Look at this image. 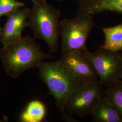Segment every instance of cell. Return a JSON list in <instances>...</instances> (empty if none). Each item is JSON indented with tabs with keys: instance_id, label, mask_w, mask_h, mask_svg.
Instances as JSON below:
<instances>
[{
	"instance_id": "obj_1",
	"label": "cell",
	"mask_w": 122,
	"mask_h": 122,
	"mask_svg": "<svg viewBox=\"0 0 122 122\" xmlns=\"http://www.w3.org/2000/svg\"><path fill=\"white\" fill-rule=\"evenodd\" d=\"M39 76L54 98L64 120L77 122L66 109L71 96L81 86L74 75L61 61H42L38 67Z\"/></svg>"
},
{
	"instance_id": "obj_2",
	"label": "cell",
	"mask_w": 122,
	"mask_h": 122,
	"mask_svg": "<svg viewBox=\"0 0 122 122\" xmlns=\"http://www.w3.org/2000/svg\"><path fill=\"white\" fill-rule=\"evenodd\" d=\"M0 57L6 72L14 78H19L27 70L38 68L41 61L53 58L30 36L22 37L17 41L3 47Z\"/></svg>"
},
{
	"instance_id": "obj_3",
	"label": "cell",
	"mask_w": 122,
	"mask_h": 122,
	"mask_svg": "<svg viewBox=\"0 0 122 122\" xmlns=\"http://www.w3.org/2000/svg\"><path fill=\"white\" fill-rule=\"evenodd\" d=\"M30 9L28 27L32 30L35 39L43 40L47 44L49 53L57 52L60 37L61 12L48 4L46 0H33Z\"/></svg>"
},
{
	"instance_id": "obj_4",
	"label": "cell",
	"mask_w": 122,
	"mask_h": 122,
	"mask_svg": "<svg viewBox=\"0 0 122 122\" xmlns=\"http://www.w3.org/2000/svg\"><path fill=\"white\" fill-rule=\"evenodd\" d=\"M95 26L92 15H77L74 18L61 20L60 36L62 55L72 51L85 52L88 51L87 40Z\"/></svg>"
},
{
	"instance_id": "obj_5",
	"label": "cell",
	"mask_w": 122,
	"mask_h": 122,
	"mask_svg": "<svg viewBox=\"0 0 122 122\" xmlns=\"http://www.w3.org/2000/svg\"><path fill=\"white\" fill-rule=\"evenodd\" d=\"M84 53L91 62L103 86L110 87L121 80L122 53L99 48L94 51H87Z\"/></svg>"
},
{
	"instance_id": "obj_6",
	"label": "cell",
	"mask_w": 122,
	"mask_h": 122,
	"mask_svg": "<svg viewBox=\"0 0 122 122\" xmlns=\"http://www.w3.org/2000/svg\"><path fill=\"white\" fill-rule=\"evenodd\" d=\"M104 91L99 81L81 86L66 102V111L80 118L91 116Z\"/></svg>"
},
{
	"instance_id": "obj_7",
	"label": "cell",
	"mask_w": 122,
	"mask_h": 122,
	"mask_svg": "<svg viewBox=\"0 0 122 122\" xmlns=\"http://www.w3.org/2000/svg\"><path fill=\"white\" fill-rule=\"evenodd\" d=\"M59 60L71 71L81 86L99 81L96 72L84 52H71L62 55Z\"/></svg>"
},
{
	"instance_id": "obj_8",
	"label": "cell",
	"mask_w": 122,
	"mask_h": 122,
	"mask_svg": "<svg viewBox=\"0 0 122 122\" xmlns=\"http://www.w3.org/2000/svg\"><path fill=\"white\" fill-rule=\"evenodd\" d=\"M30 9L24 7L7 15V20L2 28V34L0 39L3 47L22 38L23 32L28 26Z\"/></svg>"
},
{
	"instance_id": "obj_9",
	"label": "cell",
	"mask_w": 122,
	"mask_h": 122,
	"mask_svg": "<svg viewBox=\"0 0 122 122\" xmlns=\"http://www.w3.org/2000/svg\"><path fill=\"white\" fill-rule=\"evenodd\" d=\"M77 15H94L105 11L122 14V0H78Z\"/></svg>"
},
{
	"instance_id": "obj_10",
	"label": "cell",
	"mask_w": 122,
	"mask_h": 122,
	"mask_svg": "<svg viewBox=\"0 0 122 122\" xmlns=\"http://www.w3.org/2000/svg\"><path fill=\"white\" fill-rule=\"evenodd\" d=\"M91 116L93 122H122L118 111L105 96L100 98Z\"/></svg>"
},
{
	"instance_id": "obj_11",
	"label": "cell",
	"mask_w": 122,
	"mask_h": 122,
	"mask_svg": "<svg viewBox=\"0 0 122 122\" xmlns=\"http://www.w3.org/2000/svg\"><path fill=\"white\" fill-rule=\"evenodd\" d=\"M105 36L103 44L99 48L113 52L122 51V23L102 29Z\"/></svg>"
},
{
	"instance_id": "obj_12",
	"label": "cell",
	"mask_w": 122,
	"mask_h": 122,
	"mask_svg": "<svg viewBox=\"0 0 122 122\" xmlns=\"http://www.w3.org/2000/svg\"><path fill=\"white\" fill-rule=\"evenodd\" d=\"M47 109L44 103L34 100L28 103L20 113L19 120L22 122H41L46 117Z\"/></svg>"
},
{
	"instance_id": "obj_13",
	"label": "cell",
	"mask_w": 122,
	"mask_h": 122,
	"mask_svg": "<svg viewBox=\"0 0 122 122\" xmlns=\"http://www.w3.org/2000/svg\"><path fill=\"white\" fill-rule=\"evenodd\" d=\"M104 96L118 111L122 118V81L105 90Z\"/></svg>"
},
{
	"instance_id": "obj_14",
	"label": "cell",
	"mask_w": 122,
	"mask_h": 122,
	"mask_svg": "<svg viewBox=\"0 0 122 122\" xmlns=\"http://www.w3.org/2000/svg\"><path fill=\"white\" fill-rule=\"evenodd\" d=\"M25 4L17 0H0V17L24 7Z\"/></svg>"
},
{
	"instance_id": "obj_15",
	"label": "cell",
	"mask_w": 122,
	"mask_h": 122,
	"mask_svg": "<svg viewBox=\"0 0 122 122\" xmlns=\"http://www.w3.org/2000/svg\"><path fill=\"white\" fill-rule=\"evenodd\" d=\"M2 28L0 25V39H1V36H2Z\"/></svg>"
},
{
	"instance_id": "obj_16",
	"label": "cell",
	"mask_w": 122,
	"mask_h": 122,
	"mask_svg": "<svg viewBox=\"0 0 122 122\" xmlns=\"http://www.w3.org/2000/svg\"><path fill=\"white\" fill-rule=\"evenodd\" d=\"M58 1H62V0H57Z\"/></svg>"
},
{
	"instance_id": "obj_17",
	"label": "cell",
	"mask_w": 122,
	"mask_h": 122,
	"mask_svg": "<svg viewBox=\"0 0 122 122\" xmlns=\"http://www.w3.org/2000/svg\"><path fill=\"white\" fill-rule=\"evenodd\" d=\"M121 80L122 81V76H121Z\"/></svg>"
},
{
	"instance_id": "obj_18",
	"label": "cell",
	"mask_w": 122,
	"mask_h": 122,
	"mask_svg": "<svg viewBox=\"0 0 122 122\" xmlns=\"http://www.w3.org/2000/svg\"></svg>"
}]
</instances>
